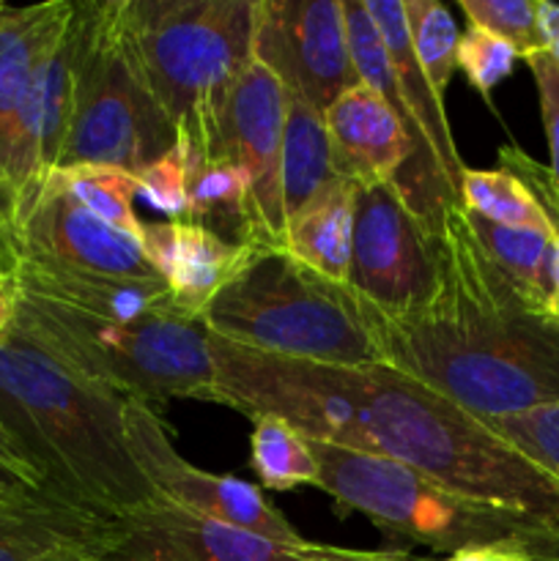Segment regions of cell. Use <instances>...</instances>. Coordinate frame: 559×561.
Instances as JSON below:
<instances>
[{
    "instance_id": "obj_20",
    "label": "cell",
    "mask_w": 559,
    "mask_h": 561,
    "mask_svg": "<svg viewBox=\"0 0 559 561\" xmlns=\"http://www.w3.org/2000/svg\"><path fill=\"white\" fill-rule=\"evenodd\" d=\"M107 518L31 493L0 499V561H42L69 546L93 542Z\"/></svg>"
},
{
    "instance_id": "obj_7",
    "label": "cell",
    "mask_w": 559,
    "mask_h": 561,
    "mask_svg": "<svg viewBox=\"0 0 559 561\" xmlns=\"http://www.w3.org/2000/svg\"><path fill=\"white\" fill-rule=\"evenodd\" d=\"M310 447L321 463L318 488L387 535L444 553L502 548L559 561V520L469 499L381 455L323 442Z\"/></svg>"
},
{
    "instance_id": "obj_28",
    "label": "cell",
    "mask_w": 559,
    "mask_h": 561,
    "mask_svg": "<svg viewBox=\"0 0 559 561\" xmlns=\"http://www.w3.org/2000/svg\"><path fill=\"white\" fill-rule=\"evenodd\" d=\"M499 168H507L510 173L518 175L535 201L548 217V236H551V261H548V310L559 318V190L554 184V175L546 164L532 159L529 153L515 146H502L497 151Z\"/></svg>"
},
{
    "instance_id": "obj_36",
    "label": "cell",
    "mask_w": 559,
    "mask_h": 561,
    "mask_svg": "<svg viewBox=\"0 0 559 561\" xmlns=\"http://www.w3.org/2000/svg\"><path fill=\"white\" fill-rule=\"evenodd\" d=\"M31 493H42V491H38L27 477H22L20 471L0 463V499H20V496H31Z\"/></svg>"
},
{
    "instance_id": "obj_29",
    "label": "cell",
    "mask_w": 559,
    "mask_h": 561,
    "mask_svg": "<svg viewBox=\"0 0 559 561\" xmlns=\"http://www.w3.org/2000/svg\"><path fill=\"white\" fill-rule=\"evenodd\" d=\"M482 422L559 480V405H543L524 414Z\"/></svg>"
},
{
    "instance_id": "obj_39",
    "label": "cell",
    "mask_w": 559,
    "mask_h": 561,
    "mask_svg": "<svg viewBox=\"0 0 559 561\" xmlns=\"http://www.w3.org/2000/svg\"><path fill=\"white\" fill-rule=\"evenodd\" d=\"M96 540H99V537H96ZM96 540H93V542H96ZM93 542H82V546L60 548V551H55L53 557H47L42 561H104L96 553V548H93Z\"/></svg>"
},
{
    "instance_id": "obj_9",
    "label": "cell",
    "mask_w": 559,
    "mask_h": 561,
    "mask_svg": "<svg viewBox=\"0 0 559 561\" xmlns=\"http://www.w3.org/2000/svg\"><path fill=\"white\" fill-rule=\"evenodd\" d=\"M438 239L395 181L362 186L349 288L384 318L420 312L438 290Z\"/></svg>"
},
{
    "instance_id": "obj_35",
    "label": "cell",
    "mask_w": 559,
    "mask_h": 561,
    "mask_svg": "<svg viewBox=\"0 0 559 561\" xmlns=\"http://www.w3.org/2000/svg\"><path fill=\"white\" fill-rule=\"evenodd\" d=\"M16 321V288L11 277L0 274V340L9 337Z\"/></svg>"
},
{
    "instance_id": "obj_8",
    "label": "cell",
    "mask_w": 559,
    "mask_h": 561,
    "mask_svg": "<svg viewBox=\"0 0 559 561\" xmlns=\"http://www.w3.org/2000/svg\"><path fill=\"white\" fill-rule=\"evenodd\" d=\"M75 99L58 170L113 164L140 173L175 146L148 88L129 25V0L75 3Z\"/></svg>"
},
{
    "instance_id": "obj_4",
    "label": "cell",
    "mask_w": 559,
    "mask_h": 561,
    "mask_svg": "<svg viewBox=\"0 0 559 561\" xmlns=\"http://www.w3.org/2000/svg\"><path fill=\"white\" fill-rule=\"evenodd\" d=\"M11 332L80 381L148 409L168 400L214 403L217 394L208 332L197 321L102 318L16 288Z\"/></svg>"
},
{
    "instance_id": "obj_15",
    "label": "cell",
    "mask_w": 559,
    "mask_h": 561,
    "mask_svg": "<svg viewBox=\"0 0 559 561\" xmlns=\"http://www.w3.org/2000/svg\"><path fill=\"white\" fill-rule=\"evenodd\" d=\"M93 548L104 561H294L299 546L201 518L159 499L129 515L107 518Z\"/></svg>"
},
{
    "instance_id": "obj_26",
    "label": "cell",
    "mask_w": 559,
    "mask_h": 561,
    "mask_svg": "<svg viewBox=\"0 0 559 561\" xmlns=\"http://www.w3.org/2000/svg\"><path fill=\"white\" fill-rule=\"evenodd\" d=\"M403 14L417 64L444 96L458 69L455 58H458L460 31L455 25V16L438 0H406Z\"/></svg>"
},
{
    "instance_id": "obj_31",
    "label": "cell",
    "mask_w": 559,
    "mask_h": 561,
    "mask_svg": "<svg viewBox=\"0 0 559 561\" xmlns=\"http://www.w3.org/2000/svg\"><path fill=\"white\" fill-rule=\"evenodd\" d=\"M137 179V195L146 197L151 208L164 214V219H184L190 203V159L179 146L164 157L142 168Z\"/></svg>"
},
{
    "instance_id": "obj_14",
    "label": "cell",
    "mask_w": 559,
    "mask_h": 561,
    "mask_svg": "<svg viewBox=\"0 0 559 561\" xmlns=\"http://www.w3.org/2000/svg\"><path fill=\"white\" fill-rule=\"evenodd\" d=\"M288 91L252 58L230 88L223 115L219 159L239 164L250 181L247 195V244L255 250H283L285 214L280 168H283Z\"/></svg>"
},
{
    "instance_id": "obj_27",
    "label": "cell",
    "mask_w": 559,
    "mask_h": 561,
    "mask_svg": "<svg viewBox=\"0 0 559 561\" xmlns=\"http://www.w3.org/2000/svg\"><path fill=\"white\" fill-rule=\"evenodd\" d=\"M458 9L464 11L471 27H482L507 42L518 58L526 60L537 53H546L540 20H537V0H460Z\"/></svg>"
},
{
    "instance_id": "obj_10",
    "label": "cell",
    "mask_w": 559,
    "mask_h": 561,
    "mask_svg": "<svg viewBox=\"0 0 559 561\" xmlns=\"http://www.w3.org/2000/svg\"><path fill=\"white\" fill-rule=\"evenodd\" d=\"M365 9L381 33L395 82H398L403 126L411 137V159L395 184L400 186L409 206L436 233L442 214L460 206V181H464L466 164L455 146L447 113H444V96L433 88L414 58L409 31H406L403 0H365Z\"/></svg>"
},
{
    "instance_id": "obj_18",
    "label": "cell",
    "mask_w": 559,
    "mask_h": 561,
    "mask_svg": "<svg viewBox=\"0 0 559 561\" xmlns=\"http://www.w3.org/2000/svg\"><path fill=\"white\" fill-rule=\"evenodd\" d=\"M332 168L360 186L398 181L411 159V137L398 110L373 85L349 88L323 113Z\"/></svg>"
},
{
    "instance_id": "obj_34",
    "label": "cell",
    "mask_w": 559,
    "mask_h": 561,
    "mask_svg": "<svg viewBox=\"0 0 559 561\" xmlns=\"http://www.w3.org/2000/svg\"><path fill=\"white\" fill-rule=\"evenodd\" d=\"M537 20H540L546 53L551 55L559 66V5L546 3V0H537Z\"/></svg>"
},
{
    "instance_id": "obj_13",
    "label": "cell",
    "mask_w": 559,
    "mask_h": 561,
    "mask_svg": "<svg viewBox=\"0 0 559 561\" xmlns=\"http://www.w3.org/2000/svg\"><path fill=\"white\" fill-rule=\"evenodd\" d=\"M252 58L321 113L360 85L343 0H255Z\"/></svg>"
},
{
    "instance_id": "obj_16",
    "label": "cell",
    "mask_w": 559,
    "mask_h": 561,
    "mask_svg": "<svg viewBox=\"0 0 559 561\" xmlns=\"http://www.w3.org/2000/svg\"><path fill=\"white\" fill-rule=\"evenodd\" d=\"M75 0L33 5L0 3V274L14 263V201H11V151L27 91L55 44L69 27Z\"/></svg>"
},
{
    "instance_id": "obj_21",
    "label": "cell",
    "mask_w": 559,
    "mask_h": 561,
    "mask_svg": "<svg viewBox=\"0 0 559 561\" xmlns=\"http://www.w3.org/2000/svg\"><path fill=\"white\" fill-rule=\"evenodd\" d=\"M338 179L329 151L323 113L307 104L305 99L288 93V118H285L283 168H280V190H283L285 225L316 201L332 181Z\"/></svg>"
},
{
    "instance_id": "obj_3",
    "label": "cell",
    "mask_w": 559,
    "mask_h": 561,
    "mask_svg": "<svg viewBox=\"0 0 559 561\" xmlns=\"http://www.w3.org/2000/svg\"><path fill=\"white\" fill-rule=\"evenodd\" d=\"M124 405L16 332L0 340V427L44 496L99 518H121L162 499L132 458Z\"/></svg>"
},
{
    "instance_id": "obj_11",
    "label": "cell",
    "mask_w": 559,
    "mask_h": 561,
    "mask_svg": "<svg viewBox=\"0 0 559 561\" xmlns=\"http://www.w3.org/2000/svg\"><path fill=\"white\" fill-rule=\"evenodd\" d=\"M16 266L118 283H164L142 244L93 217L55 173L16 208L11 272Z\"/></svg>"
},
{
    "instance_id": "obj_30",
    "label": "cell",
    "mask_w": 559,
    "mask_h": 561,
    "mask_svg": "<svg viewBox=\"0 0 559 561\" xmlns=\"http://www.w3.org/2000/svg\"><path fill=\"white\" fill-rule=\"evenodd\" d=\"M515 60H518V53L493 33L471 25L460 33L455 64L466 75L469 85L486 99L488 107L493 104V88H499V82L513 75Z\"/></svg>"
},
{
    "instance_id": "obj_22",
    "label": "cell",
    "mask_w": 559,
    "mask_h": 561,
    "mask_svg": "<svg viewBox=\"0 0 559 561\" xmlns=\"http://www.w3.org/2000/svg\"><path fill=\"white\" fill-rule=\"evenodd\" d=\"M466 211V208H464ZM469 228L488 261L510 279L521 299L537 312H548V261H551V236L540 230H518L488 222L466 211Z\"/></svg>"
},
{
    "instance_id": "obj_19",
    "label": "cell",
    "mask_w": 559,
    "mask_h": 561,
    "mask_svg": "<svg viewBox=\"0 0 559 561\" xmlns=\"http://www.w3.org/2000/svg\"><path fill=\"white\" fill-rule=\"evenodd\" d=\"M360 190L354 181L334 179L285 225L283 250L329 283L349 285Z\"/></svg>"
},
{
    "instance_id": "obj_17",
    "label": "cell",
    "mask_w": 559,
    "mask_h": 561,
    "mask_svg": "<svg viewBox=\"0 0 559 561\" xmlns=\"http://www.w3.org/2000/svg\"><path fill=\"white\" fill-rule=\"evenodd\" d=\"M142 250L164 279L175 312L201 323L219 290L244 268L255 247L233 244L186 219L142 225Z\"/></svg>"
},
{
    "instance_id": "obj_38",
    "label": "cell",
    "mask_w": 559,
    "mask_h": 561,
    "mask_svg": "<svg viewBox=\"0 0 559 561\" xmlns=\"http://www.w3.org/2000/svg\"><path fill=\"white\" fill-rule=\"evenodd\" d=\"M0 463H5V466H9V469L20 471L22 477H27V480H31L33 485H36V480H33V474H31V471H27L25 460H22L20 449H16V444L11 442V436L3 431V427H0ZM36 488H38V485H36Z\"/></svg>"
},
{
    "instance_id": "obj_32",
    "label": "cell",
    "mask_w": 559,
    "mask_h": 561,
    "mask_svg": "<svg viewBox=\"0 0 559 561\" xmlns=\"http://www.w3.org/2000/svg\"><path fill=\"white\" fill-rule=\"evenodd\" d=\"M532 77H535L537 96H540V115L543 129H546L548 153H551V170L554 184L559 190V66L548 53H537L526 58Z\"/></svg>"
},
{
    "instance_id": "obj_6",
    "label": "cell",
    "mask_w": 559,
    "mask_h": 561,
    "mask_svg": "<svg viewBox=\"0 0 559 561\" xmlns=\"http://www.w3.org/2000/svg\"><path fill=\"white\" fill-rule=\"evenodd\" d=\"M247 351L338 367L381 365L370 307L285 250H255L201 318Z\"/></svg>"
},
{
    "instance_id": "obj_33",
    "label": "cell",
    "mask_w": 559,
    "mask_h": 561,
    "mask_svg": "<svg viewBox=\"0 0 559 561\" xmlns=\"http://www.w3.org/2000/svg\"><path fill=\"white\" fill-rule=\"evenodd\" d=\"M294 561H431L414 557L409 551H356V548H338V546H321V542H310L296 548Z\"/></svg>"
},
{
    "instance_id": "obj_24",
    "label": "cell",
    "mask_w": 559,
    "mask_h": 561,
    "mask_svg": "<svg viewBox=\"0 0 559 561\" xmlns=\"http://www.w3.org/2000/svg\"><path fill=\"white\" fill-rule=\"evenodd\" d=\"M55 175L69 190V195L80 206H85L93 217L142 244V225L146 222H140L135 211V173L113 168V164H75V168L55 170Z\"/></svg>"
},
{
    "instance_id": "obj_37",
    "label": "cell",
    "mask_w": 559,
    "mask_h": 561,
    "mask_svg": "<svg viewBox=\"0 0 559 561\" xmlns=\"http://www.w3.org/2000/svg\"><path fill=\"white\" fill-rule=\"evenodd\" d=\"M442 561H532L518 551H502V548H469V551H455Z\"/></svg>"
},
{
    "instance_id": "obj_2",
    "label": "cell",
    "mask_w": 559,
    "mask_h": 561,
    "mask_svg": "<svg viewBox=\"0 0 559 561\" xmlns=\"http://www.w3.org/2000/svg\"><path fill=\"white\" fill-rule=\"evenodd\" d=\"M438 290L409 318L370 310L381 365L477 420L559 405V318L537 312L488 261L464 206L436 225Z\"/></svg>"
},
{
    "instance_id": "obj_12",
    "label": "cell",
    "mask_w": 559,
    "mask_h": 561,
    "mask_svg": "<svg viewBox=\"0 0 559 561\" xmlns=\"http://www.w3.org/2000/svg\"><path fill=\"white\" fill-rule=\"evenodd\" d=\"M124 427L132 458L164 502L283 546L305 542L290 520L269 504L261 488L239 477L212 474L181 458L153 409L126 400Z\"/></svg>"
},
{
    "instance_id": "obj_25",
    "label": "cell",
    "mask_w": 559,
    "mask_h": 561,
    "mask_svg": "<svg viewBox=\"0 0 559 561\" xmlns=\"http://www.w3.org/2000/svg\"><path fill=\"white\" fill-rule=\"evenodd\" d=\"M460 206L504 228L548 233V217L529 186L499 164L493 170L466 168L464 181H460Z\"/></svg>"
},
{
    "instance_id": "obj_5",
    "label": "cell",
    "mask_w": 559,
    "mask_h": 561,
    "mask_svg": "<svg viewBox=\"0 0 559 561\" xmlns=\"http://www.w3.org/2000/svg\"><path fill=\"white\" fill-rule=\"evenodd\" d=\"M129 25L190 168L219 159L225 104L252 60L255 0H129Z\"/></svg>"
},
{
    "instance_id": "obj_1",
    "label": "cell",
    "mask_w": 559,
    "mask_h": 561,
    "mask_svg": "<svg viewBox=\"0 0 559 561\" xmlns=\"http://www.w3.org/2000/svg\"><path fill=\"white\" fill-rule=\"evenodd\" d=\"M214 403L277 416L310 442L381 455L469 499L559 520V480L436 389L387 365L338 367L208 334Z\"/></svg>"
},
{
    "instance_id": "obj_23",
    "label": "cell",
    "mask_w": 559,
    "mask_h": 561,
    "mask_svg": "<svg viewBox=\"0 0 559 561\" xmlns=\"http://www.w3.org/2000/svg\"><path fill=\"white\" fill-rule=\"evenodd\" d=\"M250 466L258 482L269 491H294V488L321 482V463L294 425L277 416H255L250 436Z\"/></svg>"
}]
</instances>
